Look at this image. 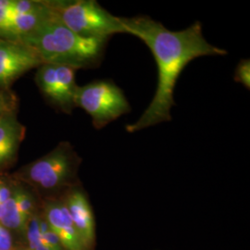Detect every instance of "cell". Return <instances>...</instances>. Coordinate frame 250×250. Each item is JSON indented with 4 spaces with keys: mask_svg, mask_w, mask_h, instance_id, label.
Listing matches in <instances>:
<instances>
[{
    "mask_svg": "<svg viewBox=\"0 0 250 250\" xmlns=\"http://www.w3.org/2000/svg\"><path fill=\"white\" fill-rule=\"evenodd\" d=\"M3 213H4V205L0 204V222H1V219L3 217Z\"/></svg>",
    "mask_w": 250,
    "mask_h": 250,
    "instance_id": "14",
    "label": "cell"
},
{
    "mask_svg": "<svg viewBox=\"0 0 250 250\" xmlns=\"http://www.w3.org/2000/svg\"><path fill=\"white\" fill-rule=\"evenodd\" d=\"M77 70L62 64L43 63L37 68L36 81L38 88L54 107L70 114L75 106L78 85L75 82Z\"/></svg>",
    "mask_w": 250,
    "mask_h": 250,
    "instance_id": "6",
    "label": "cell"
},
{
    "mask_svg": "<svg viewBox=\"0 0 250 250\" xmlns=\"http://www.w3.org/2000/svg\"><path fill=\"white\" fill-rule=\"evenodd\" d=\"M121 21L126 34L138 37L148 46L158 66L157 89L149 106L135 123L125 126L126 132L133 134L172 120L174 88L190 62L206 56H225L228 51L207 41L199 21L182 31H170L146 16Z\"/></svg>",
    "mask_w": 250,
    "mask_h": 250,
    "instance_id": "1",
    "label": "cell"
},
{
    "mask_svg": "<svg viewBox=\"0 0 250 250\" xmlns=\"http://www.w3.org/2000/svg\"><path fill=\"white\" fill-rule=\"evenodd\" d=\"M15 250H29L26 248H22V247H21V248H17Z\"/></svg>",
    "mask_w": 250,
    "mask_h": 250,
    "instance_id": "15",
    "label": "cell"
},
{
    "mask_svg": "<svg viewBox=\"0 0 250 250\" xmlns=\"http://www.w3.org/2000/svg\"><path fill=\"white\" fill-rule=\"evenodd\" d=\"M45 221L59 237L64 250H85L62 197L41 200Z\"/></svg>",
    "mask_w": 250,
    "mask_h": 250,
    "instance_id": "9",
    "label": "cell"
},
{
    "mask_svg": "<svg viewBox=\"0 0 250 250\" xmlns=\"http://www.w3.org/2000/svg\"><path fill=\"white\" fill-rule=\"evenodd\" d=\"M42 64L36 51L25 44L0 39V89H9L20 76Z\"/></svg>",
    "mask_w": 250,
    "mask_h": 250,
    "instance_id": "7",
    "label": "cell"
},
{
    "mask_svg": "<svg viewBox=\"0 0 250 250\" xmlns=\"http://www.w3.org/2000/svg\"><path fill=\"white\" fill-rule=\"evenodd\" d=\"M62 197L84 249L95 250L96 221L86 192L80 184L70 188Z\"/></svg>",
    "mask_w": 250,
    "mask_h": 250,
    "instance_id": "8",
    "label": "cell"
},
{
    "mask_svg": "<svg viewBox=\"0 0 250 250\" xmlns=\"http://www.w3.org/2000/svg\"><path fill=\"white\" fill-rule=\"evenodd\" d=\"M17 106L16 96L9 89H0V119L6 114L15 112Z\"/></svg>",
    "mask_w": 250,
    "mask_h": 250,
    "instance_id": "11",
    "label": "cell"
},
{
    "mask_svg": "<svg viewBox=\"0 0 250 250\" xmlns=\"http://www.w3.org/2000/svg\"><path fill=\"white\" fill-rule=\"evenodd\" d=\"M75 106L89 114L94 127L98 130L131 111L124 91L109 80L95 81L78 86Z\"/></svg>",
    "mask_w": 250,
    "mask_h": 250,
    "instance_id": "5",
    "label": "cell"
},
{
    "mask_svg": "<svg viewBox=\"0 0 250 250\" xmlns=\"http://www.w3.org/2000/svg\"><path fill=\"white\" fill-rule=\"evenodd\" d=\"M234 81L243 84L246 88H250V61L248 59L241 60L234 72Z\"/></svg>",
    "mask_w": 250,
    "mask_h": 250,
    "instance_id": "12",
    "label": "cell"
},
{
    "mask_svg": "<svg viewBox=\"0 0 250 250\" xmlns=\"http://www.w3.org/2000/svg\"><path fill=\"white\" fill-rule=\"evenodd\" d=\"M82 159L69 142L59 144L42 158L28 163L11 176L31 188L43 200L57 198L80 185L78 170Z\"/></svg>",
    "mask_w": 250,
    "mask_h": 250,
    "instance_id": "3",
    "label": "cell"
},
{
    "mask_svg": "<svg viewBox=\"0 0 250 250\" xmlns=\"http://www.w3.org/2000/svg\"><path fill=\"white\" fill-rule=\"evenodd\" d=\"M25 134V127L11 112L0 119V174L16 161L19 148Z\"/></svg>",
    "mask_w": 250,
    "mask_h": 250,
    "instance_id": "10",
    "label": "cell"
},
{
    "mask_svg": "<svg viewBox=\"0 0 250 250\" xmlns=\"http://www.w3.org/2000/svg\"><path fill=\"white\" fill-rule=\"evenodd\" d=\"M107 41L73 33L54 13L20 39V42L36 51L43 63L62 64L75 70L99 67L106 52Z\"/></svg>",
    "mask_w": 250,
    "mask_h": 250,
    "instance_id": "2",
    "label": "cell"
},
{
    "mask_svg": "<svg viewBox=\"0 0 250 250\" xmlns=\"http://www.w3.org/2000/svg\"><path fill=\"white\" fill-rule=\"evenodd\" d=\"M49 3L58 20L80 36L108 40L117 34H126L121 18L109 13L95 0Z\"/></svg>",
    "mask_w": 250,
    "mask_h": 250,
    "instance_id": "4",
    "label": "cell"
},
{
    "mask_svg": "<svg viewBox=\"0 0 250 250\" xmlns=\"http://www.w3.org/2000/svg\"><path fill=\"white\" fill-rule=\"evenodd\" d=\"M19 248L12 232L0 224V250H15Z\"/></svg>",
    "mask_w": 250,
    "mask_h": 250,
    "instance_id": "13",
    "label": "cell"
}]
</instances>
